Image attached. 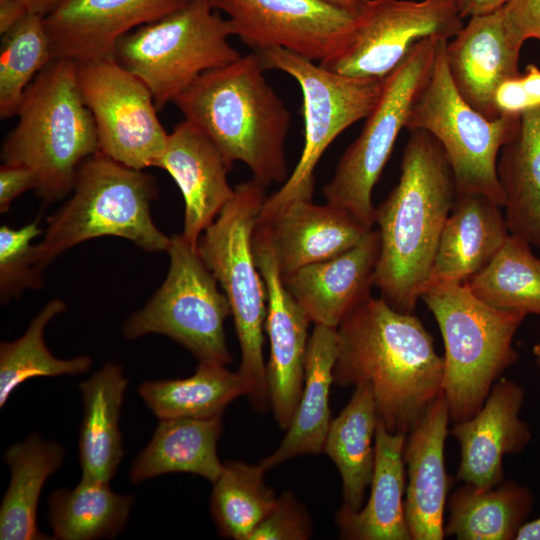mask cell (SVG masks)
Here are the masks:
<instances>
[{"mask_svg":"<svg viewBox=\"0 0 540 540\" xmlns=\"http://www.w3.org/2000/svg\"><path fill=\"white\" fill-rule=\"evenodd\" d=\"M257 53L266 69L280 70L297 81L305 124L299 161L282 186L264 201L258 219H266L291 202L312 199L314 170L320 158L338 135L371 113L384 79L342 75L281 48Z\"/></svg>","mask_w":540,"mask_h":540,"instance_id":"30bf717a","label":"cell"},{"mask_svg":"<svg viewBox=\"0 0 540 540\" xmlns=\"http://www.w3.org/2000/svg\"><path fill=\"white\" fill-rule=\"evenodd\" d=\"M64 456L59 443L36 433L6 450L10 483L0 506L1 540L53 539L38 530L37 508L44 483L62 465Z\"/></svg>","mask_w":540,"mask_h":540,"instance_id":"4dcf8cb0","label":"cell"},{"mask_svg":"<svg viewBox=\"0 0 540 540\" xmlns=\"http://www.w3.org/2000/svg\"><path fill=\"white\" fill-rule=\"evenodd\" d=\"M0 117L16 116L25 91L54 59L44 17L26 14L2 35Z\"/></svg>","mask_w":540,"mask_h":540,"instance_id":"74e56055","label":"cell"},{"mask_svg":"<svg viewBox=\"0 0 540 540\" xmlns=\"http://www.w3.org/2000/svg\"><path fill=\"white\" fill-rule=\"evenodd\" d=\"M208 0L183 8L124 35L114 59L151 91L158 110L175 102L204 72L238 59L233 31Z\"/></svg>","mask_w":540,"mask_h":540,"instance_id":"ba28073f","label":"cell"},{"mask_svg":"<svg viewBox=\"0 0 540 540\" xmlns=\"http://www.w3.org/2000/svg\"><path fill=\"white\" fill-rule=\"evenodd\" d=\"M405 433H391L378 421L375 461L367 503L358 511L339 509L335 522L343 539L411 540L404 511Z\"/></svg>","mask_w":540,"mask_h":540,"instance_id":"d4e9b609","label":"cell"},{"mask_svg":"<svg viewBox=\"0 0 540 540\" xmlns=\"http://www.w3.org/2000/svg\"><path fill=\"white\" fill-rule=\"evenodd\" d=\"M533 353L538 363H540V341L533 347Z\"/></svg>","mask_w":540,"mask_h":540,"instance_id":"c3c4849f","label":"cell"},{"mask_svg":"<svg viewBox=\"0 0 540 540\" xmlns=\"http://www.w3.org/2000/svg\"><path fill=\"white\" fill-rule=\"evenodd\" d=\"M462 27L454 0H369L343 52L320 65L350 77L384 79L417 42L448 40Z\"/></svg>","mask_w":540,"mask_h":540,"instance_id":"9a60e30c","label":"cell"},{"mask_svg":"<svg viewBox=\"0 0 540 540\" xmlns=\"http://www.w3.org/2000/svg\"><path fill=\"white\" fill-rule=\"evenodd\" d=\"M133 503L132 495L115 493L104 482L81 479L74 489L55 490L48 499L52 538H114L124 531Z\"/></svg>","mask_w":540,"mask_h":540,"instance_id":"836d02e7","label":"cell"},{"mask_svg":"<svg viewBox=\"0 0 540 540\" xmlns=\"http://www.w3.org/2000/svg\"><path fill=\"white\" fill-rule=\"evenodd\" d=\"M73 194L47 218L44 238L32 248V263L42 272L77 244L102 236L133 242L147 252L167 251L171 237L151 217L155 179L98 152L79 167Z\"/></svg>","mask_w":540,"mask_h":540,"instance_id":"8992f818","label":"cell"},{"mask_svg":"<svg viewBox=\"0 0 540 540\" xmlns=\"http://www.w3.org/2000/svg\"><path fill=\"white\" fill-rule=\"evenodd\" d=\"M39 220L14 229L0 228V296L7 302L25 289L42 287L41 273L32 263L31 241L41 234Z\"/></svg>","mask_w":540,"mask_h":540,"instance_id":"f35d334b","label":"cell"},{"mask_svg":"<svg viewBox=\"0 0 540 540\" xmlns=\"http://www.w3.org/2000/svg\"><path fill=\"white\" fill-rule=\"evenodd\" d=\"M530 490L515 482L479 488L466 484L447 500L445 536L458 540H512L526 522L532 504Z\"/></svg>","mask_w":540,"mask_h":540,"instance_id":"1f68e13d","label":"cell"},{"mask_svg":"<svg viewBox=\"0 0 540 540\" xmlns=\"http://www.w3.org/2000/svg\"><path fill=\"white\" fill-rule=\"evenodd\" d=\"M524 394L519 384L500 378L473 417L454 423L450 432L460 445L459 480L479 488L503 482L504 456L520 453L531 439L519 417Z\"/></svg>","mask_w":540,"mask_h":540,"instance_id":"ac0fdd59","label":"cell"},{"mask_svg":"<svg viewBox=\"0 0 540 540\" xmlns=\"http://www.w3.org/2000/svg\"><path fill=\"white\" fill-rule=\"evenodd\" d=\"M530 246L510 234L494 258L465 281L466 285L489 305L540 316V259Z\"/></svg>","mask_w":540,"mask_h":540,"instance_id":"d590c367","label":"cell"},{"mask_svg":"<svg viewBox=\"0 0 540 540\" xmlns=\"http://www.w3.org/2000/svg\"><path fill=\"white\" fill-rule=\"evenodd\" d=\"M76 72L99 152L133 169L157 167L169 133L144 82L116 60L76 63Z\"/></svg>","mask_w":540,"mask_h":540,"instance_id":"4fadbf2b","label":"cell"},{"mask_svg":"<svg viewBox=\"0 0 540 540\" xmlns=\"http://www.w3.org/2000/svg\"><path fill=\"white\" fill-rule=\"evenodd\" d=\"M380 256V235L371 229L352 248L282 278L310 322L337 328L371 297Z\"/></svg>","mask_w":540,"mask_h":540,"instance_id":"ffe728a7","label":"cell"},{"mask_svg":"<svg viewBox=\"0 0 540 540\" xmlns=\"http://www.w3.org/2000/svg\"><path fill=\"white\" fill-rule=\"evenodd\" d=\"M456 194L440 143L424 130L411 131L399 182L375 210L380 256L374 286L395 310L414 312Z\"/></svg>","mask_w":540,"mask_h":540,"instance_id":"7a4b0ae2","label":"cell"},{"mask_svg":"<svg viewBox=\"0 0 540 540\" xmlns=\"http://www.w3.org/2000/svg\"><path fill=\"white\" fill-rule=\"evenodd\" d=\"M222 426V416L159 420L150 442L133 461L130 482L138 484L169 473H191L214 483L224 467L217 455Z\"/></svg>","mask_w":540,"mask_h":540,"instance_id":"83f0119b","label":"cell"},{"mask_svg":"<svg viewBox=\"0 0 540 540\" xmlns=\"http://www.w3.org/2000/svg\"><path fill=\"white\" fill-rule=\"evenodd\" d=\"M33 173L25 167L2 163L0 167V212L6 213L12 202L24 192L35 189Z\"/></svg>","mask_w":540,"mask_h":540,"instance_id":"7bdbcfd3","label":"cell"},{"mask_svg":"<svg viewBox=\"0 0 540 540\" xmlns=\"http://www.w3.org/2000/svg\"><path fill=\"white\" fill-rule=\"evenodd\" d=\"M501 209L484 194L457 193L427 283L465 282L481 271L510 235Z\"/></svg>","mask_w":540,"mask_h":540,"instance_id":"cb8c5ba5","label":"cell"},{"mask_svg":"<svg viewBox=\"0 0 540 540\" xmlns=\"http://www.w3.org/2000/svg\"><path fill=\"white\" fill-rule=\"evenodd\" d=\"M509 37L522 47L528 39L540 41V0H508L501 8Z\"/></svg>","mask_w":540,"mask_h":540,"instance_id":"b9f144b4","label":"cell"},{"mask_svg":"<svg viewBox=\"0 0 540 540\" xmlns=\"http://www.w3.org/2000/svg\"><path fill=\"white\" fill-rule=\"evenodd\" d=\"M337 354V328L314 325L307 347L302 393L282 442L260 462L266 470L297 456L323 452L332 420L329 393Z\"/></svg>","mask_w":540,"mask_h":540,"instance_id":"484cf974","label":"cell"},{"mask_svg":"<svg viewBox=\"0 0 540 540\" xmlns=\"http://www.w3.org/2000/svg\"><path fill=\"white\" fill-rule=\"evenodd\" d=\"M17 124L3 141V163L22 166L35 178V193L56 202L73 190L80 165L99 152L94 119L84 103L76 63L55 58L32 81Z\"/></svg>","mask_w":540,"mask_h":540,"instance_id":"277c9868","label":"cell"},{"mask_svg":"<svg viewBox=\"0 0 540 540\" xmlns=\"http://www.w3.org/2000/svg\"><path fill=\"white\" fill-rule=\"evenodd\" d=\"M253 252L267 292L265 331L270 343L266 364L269 405L278 426L286 430L303 389L311 322L285 288L268 236L257 224L253 233Z\"/></svg>","mask_w":540,"mask_h":540,"instance_id":"2e32d148","label":"cell"},{"mask_svg":"<svg viewBox=\"0 0 540 540\" xmlns=\"http://www.w3.org/2000/svg\"><path fill=\"white\" fill-rule=\"evenodd\" d=\"M62 2L63 0H0V34L5 33L26 14H37L45 18Z\"/></svg>","mask_w":540,"mask_h":540,"instance_id":"ee69618b","label":"cell"},{"mask_svg":"<svg viewBox=\"0 0 540 540\" xmlns=\"http://www.w3.org/2000/svg\"><path fill=\"white\" fill-rule=\"evenodd\" d=\"M420 299L443 338L442 393L450 420H468L505 370L518 361L513 338L527 314L489 305L459 281L429 282Z\"/></svg>","mask_w":540,"mask_h":540,"instance_id":"5b68a950","label":"cell"},{"mask_svg":"<svg viewBox=\"0 0 540 540\" xmlns=\"http://www.w3.org/2000/svg\"><path fill=\"white\" fill-rule=\"evenodd\" d=\"M334 384L371 387L378 419L391 433L407 434L442 392L444 359L413 313L369 297L337 327Z\"/></svg>","mask_w":540,"mask_h":540,"instance_id":"6da1fadb","label":"cell"},{"mask_svg":"<svg viewBox=\"0 0 540 540\" xmlns=\"http://www.w3.org/2000/svg\"><path fill=\"white\" fill-rule=\"evenodd\" d=\"M257 52L202 73L175 104L232 167L243 162L264 187L289 176L285 142L291 115L267 83Z\"/></svg>","mask_w":540,"mask_h":540,"instance_id":"3957f363","label":"cell"},{"mask_svg":"<svg viewBox=\"0 0 540 540\" xmlns=\"http://www.w3.org/2000/svg\"><path fill=\"white\" fill-rule=\"evenodd\" d=\"M450 420L441 392L406 435L403 461L406 471L404 511L411 540H442L448 476L444 463Z\"/></svg>","mask_w":540,"mask_h":540,"instance_id":"d6986e66","label":"cell"},{"mask_svg":"<svg viewBox=\"0 0 540 540\" xmlns=\"http://www.w3.org/2000/svg\"><path fill=\"white\" fill-rule=\"evenodd\" d=\"M441 40L445 39L420 40L384 78L379 100L366 117L361 133L345 150L332 179L323 187L327 202L345 208L369 229L375 224L373 188L431 74Z\"/></svg>","mask_w":540,"mask_h":540,"instance_id":"7c38bea8","label":"cell"},{"mask_svg":"<svg viewBox=\"0 0 540 540\" xmlns=\"http://www.w3.org/2000/svg\"><path fill=\"white\" fill-rule=\"evenodd\" d=\"M521 46L509 37L501 9L471 17L445 46L451 79L463 99L489 119L499 115L494 107L496 88L521 74Z\"/></svg>","mask_w":540,"mask_h":540,"instance_id":"603a6c76","label":"cell"},{"mask_svg":"<svg viewBox=\"0 0 540 540\" xmlns=\"http://www.w3.org/2000/svg\"><path fill=\"white\" fill-rule=\"evenodd\" d=\"M233 198L201 234L197 251L226 295L241 350L240 376L255 408L269 405L263 357L267 292L253 252V233L267 197L266 187L251 179L235 188Z\"/></svg>","mask_w":540,"mask_h":540,"instance_id":"52a82bcc","label":"cell"},{"mask_svg":"<svg viewBox=\"0 0 540 540\" xmlns=\"http://www.w3.org/2000/svg\"><path fill=\"white\" fill-rule=\"evenodd\" d=\"M378 421L368 384L355 386L348 404L331 420L323 452L340 473L343 510L358 511L363 506L373 476Z\"/></svg>","mask_w":540,"mask_h":540,"instance_id":"f546056e","label":"cell"},{"mask_svg":"<svg viewBox=\"0 0 540 540\" xmlns=\"http://www.w3.org/2000/svg\"><path fill=\"white\" fill-rule=\"evenodd\" d=\"M517 540H540V516L533 521L525 522L519 529Z\"/></svg>","mask_w":540,"mask_h":540,"instance_id":"bcb514c9","label":"cell"},{"mask_svg":"<svg viewBox=\"0 0 540 540\" xmlns=\"http://www.w3.org/2000/svg\"><path fill=\"white\" fill-rule=\"evenodd\" d=\"M157 167L167 171L179 187L185 203L181 235L197 247L201 234L234 196L235 189L227 178L232 167L217 147L186 120L168 134Z\"/></svg>","mask_w":540,"mask_h":540,"instance_id":"7402d4cb","label":"cell"},{"mask_svg":"<svg viewBox=\"0 0 540 540\" xmlns=\"http://www.w3.org/2000/svg\"><path fill=\"white\" fill-rule=\"evenodd\" d=\"M446 43L439 42L431 74L412 105L405 128L424 130L440 143L457 193H481L503 208L497 160L501 148L515 135L520 115L489 119L469 105L451 79Z\"/></svg>","mask_w":540,"mask_h":540,"instance_id":"9c48e42d","label":"cell"},{"mask_svg":"<svg viewBox=\"0 0 540 540\" xmlns=\"http://www.w3.org/2000/svg\"><path fill=\"white\" fill-rule=\"evenodd\" d=\"M493 103L499 115H521L525 111L539 107V67L529 64L524 73L499 84L494 93Z\"/></svg>","mask_w":540,"mask_h":540,"instance_id":"60d3db41","label":"cell"},{"mask_svg":"<svg viewBox=\"0 0 540 540\" xmlns=\"http://www.w3.org/2000/svg\"><path fill=\"white\" fill-rule=\"evenodd\" d=\"M167 276L141 309L124 322L123 335L136 339L161 334L186 348L198 362L227 365L224 323L231 316L229 301L218 281L181 234L171 236Z\"/></svg>","mask_w":540,"mask_h":540,"instance_id":"8fae6325","label":"cell"},{"mask_svg":"<svg viewBox=\"0 0 540 540\" xmlns=\"http://www.w3.org/2000/svg\"><path fill=\"white\" fill-rule=\"evenodd\" d=\"M454 1H455V2H456V4H457V0H454Z\"/></svg>","mask_w":540,"mask_h":540,"instance_id":"681fc988","label":"cell"},{"mask_svg":"<svg viewBox=\"0 0 540 540\" xmlns=\"http://www.w3.org/2000/svg\"><path fill=\"white\" fill-rule=\"evenodd\" d=\"M138 394L159 419L222 416L236 398L249 394L238 372L218 362H199L193 375L181 379L143 382Z\"/></svg>","mask_w":540,"mask_h":540,"instance_id":"d6a6232c","label":"cell"},{"mask_svg":"<svg viewBox=\"0 0 540 540\" xmlns=\"http://www.w3.org/2000/svg\"><path fill=\"white\" fill-rule=\"evenodd\" d=\"M257 225L268 236L282 278L352 248L371 230L345 208L312 199L291 202Z\"/></svg>","mask_w":540,"mask_h":540,"instance_id":"44dd1931","label":"cell"},{"mask_svg":"<svg viewBox=\"0 0 540 540\" xmlns=\"http://www.w3.org/2000/svg\"><path fill=\"white\" fill-rule=\"evenodd\" d=\"M60 299L48 301L32 319L24 334L14 341L0 344V407L23 382L35 377L78 375L87 372L92 359L81 355L59 359L48 349L44 331L56 315L65 311Z\"/></svg>","mask_w":540,"mask_h":540,"instance_id":"8d00e7d4","label":"cell"},{"mask_svg":"<svg viewBox=\"0 0 540 540\" xmlns=\"http://www.w3.org/2000/svg\"><path fill=\"white\" fill-rule=\"evenodd\" d=\"M266 471L260 463H224L210 496L211 515L222 537L248 540L272 511L277 496L265 484Z\"/></svg>","mask_w":540,"mask_h":540,"instance_id":"e575fe53","label":"cell"},{"mask_svg":"<svg viewBox=\"0 0 540 540\" xmlns=\"http://www.w3.org/2000/svg\"><path fill=\"white\" fill-rule=\"evenodd\" d=\"M190 0H63L45 18L55 58L75 63L115 60L117 42Z\"/></svg>","mask_w":540,"mask_h":540,"instance_id":"e0dca14e","label":"cell"},{"mask_svg":"<svg viewBox=\"0 0 540 540\" xmlns=\"http://www.w3.org/2000/svg\"><path fill=\"white\" fill-rule=\"evenodd\" d=\"M312 523L304 506L291 492L277 497L276 504L248 540H306Z\"/></svg>","mask_w":540,"mask_h":540,"instance_id":"ab89813d","label":"cell"},{"mask_svg":"<svg viewBox=\"0 0 540 540\" xmlns=\"http://www.w3.org/2000/svg\"><path fill=\"white\" fill-rule=\"evenodd\" d=\"M253 52L281 48L325 64L350 42L355 14L328 0H208Z\"/></svg>","mask_w":540,"mask_h":540,"instance_id":"5bb4252c","label":"cell"},{"mask_svg":"<svg viewBox=\"0 0 540 540\" xmlns=\"http://www.w3.org/2000/svg\"><path fill=\"white\" fill-rule=\"evenodd\" d=\"M508 0H457V9L460 17L471 18L474 16L493 13L501 9Z\"/></svg>","mask_w":540,"mask_h":540,"instance_id":"f6af8a7d","label":"cell"},{"mask_svg":"<svg viewBox=\"0 0 540 540\" xmlns=\"http://www.w3.org/2000/svg\"><path fill=\"white\" fill-rule=\"evenodd\" d=\"M328 1L359 15L364 11V9L369 3V0H328Z\"/></svg>","mask_w":540,"mask_h":540,"instance_id":"7dc6e473","label":"cell"},{"mask_svg":"<svg viewBox=\"0 0 540 540\" xmlns=\"http://www.w3.org/2000/svg\"><path fill=\"white\" fill-rule=\"evenodd\" d=\"M128 380L121 365L107 362L79 385L83 418L79 433L81 479L109 483L124 456L119 428Z\"/></svg>","mask_w":540,"mask_h":540,"instance_id":"4316f807","label":"cell"},{"mask_svg":"<svg viewBox=\"0 0 540 540\" xmlns=\"http://www.w3.org/2000/svg\"><path fill=\"white\" fill-rule=\"evenodd\" d=\"M497 174L510 234L540 249V106L520 115L499 153Z\"/></svg>","mask_w":540,"mask_h":540,"instance_id":"f1b7e54d","label":"cell"}]
</instances>
